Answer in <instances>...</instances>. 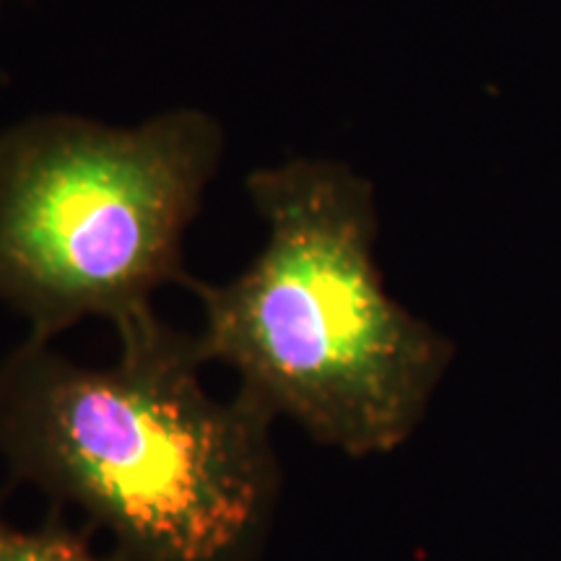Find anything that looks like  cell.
Masks as SVG:
<instances>
[{
	"mask_svg": "<svg viewBox=\"0 0 561 561\" xmlns=\"http://www.w3.org/2000/svg\"><path fill=\"white\" fill-rule=\"evenodd\" d=\"M110 367L26 339L0 364L11 479L73 504L130 561H257L280 500L276 416L203 388L195 335L157 314L117 333Z\"/></svg>",
	"mask_w": 561,
	"mask_h": 561,
	"instance_id": "cell-1",
	"label": "cell"
},
{
	"mask_svg": "<svg viewBox=\"0 0 561 561\" xmlns=\"http://www.w3.org/2000/svg\"><path fill=\"white\" fill-rule=\"evenodd\" d=\"M248 195L268 237L240 276L191 278L203 362L318 445L382 458L424 424L455 362L445 333L392 299L377 265L375 187L341 161L261 167Z\"/></svg>",
	"mask_w": 561,
	"mask_h": 561,
	"instance_id": "cell-2",
	"label": "cell"
},
{
	"mask_svg": "<svg viewBox=\"0 0 561 561\" xmlns=\"http://www.w3.org/2000/svg\"><path fill=\"white\" fill-rule=\"evenodd\" d=\"M221 125L170 110L136 128L42 115L0 136V301L53 343L87 318L117 333L153 291L187 289L182 240L219 170Z\"/></svg>",
	"mask_w": 561,
	"mask_h": 561,
	"instance_id": "cell-3",
	"label": "cell"
},
{
	"mask_svg": "<svg viewBox=\"0 0 561 561\" xmlns=\"http://www.w3.org/2000/svg\"><path fill=\"white\" fill-rule=\"evenodd\" d=\"M91 528H70L58 515L37 530H24L0 515V561H130L115 546L96 551Z\"/></svg>",
	"mask_w": 561,
	"mask_h": 561,
	"instance_id": "cell-4",
	"label": "cell"
}]
</instances>
